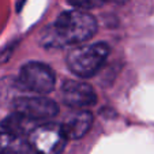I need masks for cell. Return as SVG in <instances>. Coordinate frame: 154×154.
Instances as JSON below:
<instances>
[{
  "label": "cell",
  "mask_w": 154,
  "mask_h": 154,
  "mask_svg": "<svg viewBox=\"0 0 154 154\" xmlns=\"http://www.w3.org/2000/svg\"><path fill=\"white\" fill-rule=\"evenodd\" d=\"M97 32V20L85 11H64L42 34L44 47L63 48L90 40Z\"/></svg>",
  "instance_id": "6da1fadb"
},
{
  "label": "cell",
  "mask_w": 154,
  "mask_h": 154,
  "mask_svg": "<svg viewBox=\"0 0 154 154\" xmlns=\"http://www.w3.org/2000/svg\"><path fill=\"white\" fill-rule=\"evenodd\" d=\"M109 45L106 42H96L82 45L67 55V67L72 74L81 78L96 75L109 56Z\"/></svg>",
  "instance_id": "7a4b0ae2"
},
{
  "label": "cell",
  "mask_w": 154,
  "mask_h": 154,
  "mask_svg": "<svg viewBox=\"0 0 154 154\" xmlns=\"http://www.w3.org/2000/svg\"><path fill=\"white\" fill-rule=\"evenodd\" d=\"M67 140L61 125L55 123L38 124L27 138L32 153L34 154H61Z\"/></svg>",
  "instance_id": "3957f363"
},
{
  "label": "cell",
  "mask_w": 154,
  "mask_h": 154,
  "mask_svg": "<svg viewBox=\"0 0 154 154\" xmlns=\"http://www.w3.org/2000/svg\"><path fill=\"white\" fill-rule=\"evenodd\" d=\"M55 81V72L48 64L32 61L20 68L18 76V86L26 91L47 94L53 90Z\"/></svg>",
  "instance_id": "277c9868"
},
{
  "label": "cell",
  "mask_w": 154,
  "mask_h": 154,
  "mask_svg": "<svg viewBox=\"0 0 154 154\" xmlns=\"http://www.w3.org/2000/svg\"><path fill=\"white\" fill-rule=\"evenodd\" d=\"M15 112L40 123L57 115L59 106L47 97H18L12 102Z\"/></svg>",
  "instance_id": "5b68a950"
},
{
  "label": "cell",
  "mask_w": 154,
  "mask_h": 154,
  "mask_svg": "<svg viewBox=\"0 0 154 154\" xmlns=\"http://www.w3.org/2000/svg\"><path fill=\"white\" fill-rule=\"evenodd\" d=\"M61 96L64 104L71 108H89L97 102V94L93 87L86 82L75 79L64 82Z\"/></svg>",
  "instance_id": "8992f818"
},
{
  "label": "cell",
  "mask_w": 154,
  "mask_h": 154,
  "mask_svg": "<svg viewBox=\"0 0 154 154\" xmlns=\"http://www.w3.org/2000/svg\"><path fill=\"white\" fill-rule=\"evenodd\" d=\"M93 124V115L89 111H81L70 116L63 123L61 128L68 140L70 139H79L87 134Z\"/></svg>",
  "instance_id": "52a82bcc"
},
{
  "label": "cell",
  "mask_w": 154,
  "mask_h": 154,
  "mask_svg": "<svg viewBox=\"0 0 154 154\" xmlns=\"http://www.w3.org/2000/svg\"><path fill=\"white\" fill-rule=\"evenodd\" d=\"M37 125H38L37 122L23 116V115L18 113V112L8 115L3 122L0 123V127H2V130H3L4 132H8V134L25 138V139L29 138V135L32 134V131L34 130Z\"/></svg>",
  "instance_id": "ba28073f"
},
{
  "label": "cell",
  "mask_w": 154,
  "mask_h": 154,
  "mask_svg": "<svg viewBox=\"0 0 154 154\" xmlns=\"http://www.w3.org/2000/svg\"><path fill=\"white\" fill-rule=\"evenodd\" d=\"M0 154H32V149L27 139L0 131Z\"/></svg>",
  "instance_id": "9c48e42d"
},
{
  "label": "cell",
  "mask_w": 154,
  "mask_h": 154,
  "mask_svg": "<svg viewBox=\"0 0 154 154\" xmlns=\"http://www.w3.org/2000/svg\"><path fill=\"white\" fill-rule=\"evenodd\" d=\"M106 0H68V3L71 6L76 7L79 10H93V8H98Z\"/></svg>",
  "instance_id": "30bf717a"
}]
</instances>
